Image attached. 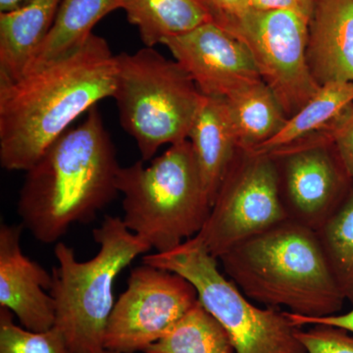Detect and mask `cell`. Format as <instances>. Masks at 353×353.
I'll use <instances>...</instances> for the list:
<instances>
[{
    "mask_svg": "<svg viewBox=\"0 0 353 353\" xmlns=\"http://www.w3.org/2000/svg\"><path fill=\"white\" fill-rule=\"evenodd\" d=\"M116 55L92 34L73 52L0 83V164L27 171L70 125L102 99L112 97Z\"/></svg>",
    "mask_w": 353,
    "mask_h": 353,
    "instance_id": "1",
    "label": "cell"
},
{
    "mask_svg": "<svg viewBox=\"0 0 353 353\" xmlns=\"http://www.w3.org/2000/svg\"><path fill=\"white\" fill-rule=\"evenodd\" d=\"M115 146L95 105L55 139L26 171L17 210L22 225L46 245L77 223L94 221L119 194Z\"/></svg>",
    "mask_w": 353,
    "mask_h": 353,
    "instance_id": "2",
    "label": "cell"
},
{
    "mask_svg": "<svg viewBox=\"0 0 353 353\" xmlns=\"http://www.w3.org/2000/svg\"><path fill=\"white\" fill-rule=\"evenodd\" d=\"M219 260L241 292L266 307L325 317L338 314L345 303L317 234L292 221L255 234Z\"/></svg>",
    "mask_w": 353,
    "mask_h": 353,
    "instance_id": "3",
    "label": "cell"
},
{
    "mask_svg": "<svg viewBox=\"0 0 353 353\" xmlns=\"http://www.w3.org/2000/svg\"><path fill=\"white\" fill-rule=\"evenodd\" d=\"M99 252L88 261L76 259L73 248L57 243V265L50 290L55 303V328L75 353L106 352V327L114 305V285L121 272L139 255L152 250L119 217L105 216L92 232Z\"/></svg>",
    "mask_w": 353,
    "mask_h": 353,
    "instance_id": "4",
    "label": "cell"
},
{
    "mask_svg": "<svg viewBox=\"0 0 353 353\" xmlns=\"http://www.w3.org/2000/svg\"><path fill=\"white\" fill-rule=\"evenodd\" d=\"M117 189L124 196L123 222L157 252L196 236L212 208L189 139L170 145L148 166L141 160L121 167Z\"/></svg>",
    "mask_w": 353,
    "mask_h": 353,
    "instance_id": "5",
    "label": "cell"
},
{
    "mask_svg": "<svg viewBox=\"0 0 353 353\" xmlns=\"http://www.w3.org/2000/svg\"><path fill=\"white\" fill-rule=\"evenodd\" d=\"M116 69L112 99L141 160H152L162 145L189 139L206 97L176 60L145 46L116 55Z\"/></svg>",
    "mask_w": 353,
    "mask_h": 353,
    "instance_id": "6",
    "label": "cell"
},
{
    "mask_svg": "<svg viewBox=\"0 0 353 353\" xmlns=\"http://www.w3.org/2000/svg\"><path fill=\"white\" fill-rule=\"evenodd\" d=\"M143 263L178 274L194 285L199 303L226 330L236 353H307L288 312L257 307L218 268L217 259L196 239L170 252L143 257Z\"/></svg>",
    "mask_w": 353,
    "mask_h": 353,
    "instance_id": "7",
    "label": "cell"
},
{
    "mask_svg": "<svg viewBox=\"0 0 353 353\" xmlns=\"http://www.w3.org/2000/svg\"><path fill=\"white\" fill-rule=\"evenodd\" d=\"M287 219L275 160L239 148L210 214L194 238L219 259L234 246Z\"/></svg>",
    "mask_w": 353,
    "mask_h": 353,
    "instance_id": "8",
    "label": "cell"
},
{
    "mask_svg": "<svg viewBox=\"0 0 353 353\" xmlns=\"http://www.w3.org/2000/svg\"><path fill=\"white\" fill-rule=\"evenodd\" d=\"M310 14L297 9L257 11L225 26V31L245 44L262 81L292 117L319 90L307 60Z\"/></svg>",
    "mask_w": 353,
    "mask_h": 353,
    "instance_id": "9",
    "label": "cell"
},
{
    "mask_svg": "<svg viewBox=\"0 0 353 353\" xmlns=\"http://www.w3.org/2000/svg\"><path fill=\"white\" fill-rule=\"evenodd\" d=\"M197 301L196 290L182 276L148 264L136 267L109 317L105 350L143 352L163 338Z\"/></svg>",
    "mask_w": 353,
    "mask_h": 353,
    "instance_id": "10",
    "label": "cell"
},
{
    "mask_svg": "<svg viewBox=\"0 0 353 353\" xmlns=\"http://www.w3.org/2000/svg\"><path fill=\"white\" fill-rule=\"evenodd\" d=\"M268 155L277 165L279 190L288 220L318 231L353 185L333 143L301 141Z\"/></svg>",
    "mask_w": 353,
    "mask_h": 353,
    "instance_id": "11",
    "label": "cell"
},
{
    "mask_svg": "<svg viewBox=\"0 0 353 353\" xmlns=\"http://www.w3.org/2000/svg\"><path fill=\"white\" fill-rule=\"evenodd\" d=\"M187 71L201 94L226 99L236 90L262 81L245 43L208 22L162 41Z\"/></svg>",
    "mask_w": 353,
    "mask_h": 353,
    "instance_id": "12",
    "label": "cell"
},
{
    "mask_svg": "<svg viewBox=\"0 0 353 353\" xmlns=\"http://www.w3.org/2000/svg\"><path fill=\"white\" fill-rule=\"evenodd\" d=\"M23 227H0V307L10 310L26 329L48 331L55 324L52 275L23 253Z\"/></svg>",
    "mask_w": 353,
    "mask_h": 353,
    "instance_id": "13",
    "label": "cell"
},
{
    "mask_svg": "<svg viewBox=\"0 0 353 353\" xmlns=\"http://www.w3.org/2000/svg\"><path fill=\"white\" fill-rule=\"evenodd\" d=\"M306 60L320 87L353 82V0H313Z\"/></svg>",
    "mask_w": 353,
    "mask_h": 353,
    "instance_id": "14",
    "label": "cell"
},
{
    "mask_svg": "<svg viewBox=\"0 0 353 353\" xmlns=\"http://www.w3.org/2000/svg\"><path fill=\"white\" fill-rule=\"evenodd\" d=\"M61 0H32L23 8L0 13V83L25 75L54 23Z\"/></svg>",
    "mask_w": 353,
    "mask_h": 353,
    "instance_id": "15",
    "label": "cell"
},
{
    "mask_svg": "<svg viewBox=\"0 0 353 353\" xmlns=\"http://www.w3.org/2000/svg\"><path fill=\"white\" fill-rule=\"evenodd\" d=\"M202 185L213 205L218 190L239 150L225 99L208 97L190 130Z\"/></svg>",
    "mask_w": 353,
    "mask_h": 353,
    "instance_id": "16",
    "label": "cell"
},
{
    "mask_svg": "<svg viewBox=\"0 0 353 353\" xmlns=\"http://www.w3.org/2000/svg\"><path fill=\"white\" fill-rule=\"evenodd\" d=\"M225 103L239 148L245 152L270 141L289 119L263 81L236 90Z\"/></svg>",
    "mask_w": 353,
    "mask_h": 353,
    "instance_id": "17",
    "label": "cell"
},
{
    "mask_svg": "<svg viewBox=\"0 0 353 353\" xmlns=\"http://www.w3.org/2000/svg\"><path fill=\"white\" fill-rule=\"evenodd\" d=\"M121 9L146 48L212 22L205 0H123Z\"/></svg>",
    "mask_w": 353,
    "mask_h": 353,
    "instance_id": "18",
    "label": "cell"
},
{
    "mask_svg": "<svg viewBox=\"0 0 353 353\" xmlns=\"http://www.w3.org/2000/svg\"><path fill=\"white\" fill-rule=\"evenodd\" d=\"M123 0H61L57 17L26 74L52 63L80 48L97 23L122 7Z\"/></svg>",
    "mask_w": 353,
    "mask_h": 353,
    "instance_id": "19",
    "label": "cell"
},
{
    "mask_svg": "<svg viewBox=\"0 0 353 353\" xmlns=\"http://www.w3.org/2000/svg\"><path fill=\"white\" fill-rule=\"evenodd\" d=\"M352 103L353 82L323 85L274 138L250 152L269 154L289 148L328 127Z\"/></svg>",
    "mask_w": 353,
    "mask_h": 353,
    "instance_id": "20",
    "label": "cell"
},
{
    "mask_svg": "<svg viewBox=\"0 0 353 353\" xmlns=\"http://www.w3.org/2000/svg\"><path fill=\"white\" fill-rule=\"evenodd\" d=\"M143 353H236L224 327L199 301Z\"/></svg>",
    "mask_w": 353,
    "mask_h": 353,
    "instance_id": "21",
    "label": "cell"
},
{
    "mask_svg": "<svg viewBox=\"0 0 353 353\" xmlns=\"http://www.w3.org/2000/svg\"><path fill=\"white\" fill-rule=\"evenodd\" d=\"M317 234L323 253L345 301L353 304V185Z\"/></svg>",
    "mask_w": 353,
    "mask_h": 353,
    "instance_id": "22",
    "label": "cell"
},
{
    "mask_svg": "<svg viewBox=\"0 0 353 353\" xmlns=\"http://www.w3.org/2000/svg\"><path fill=\"white\" fill-rule=\"evenodd\" d=\"M0 353H75L59 330L34 332L14 322V314L0 307Z\"/></svg>",
    "mask_w": 353,
    "mask_h": 353,
    "instance_id": "23",
    "label": "cell"
},
{
    "mask_svg": "<svg viewBox=\"0 0 353 353\" xmlns=\"http://www.w3.org/2000/svg\"><path fill=\"white\" fill-rule=\"evenodd\" d=\"M297 330L296 336L307 353H353V334L330 325Z\"/></svg>",
    "mask_w": 353,
    "mask_h": 353,
    "instance_id": "24",
    "label": "cell"
},
{
    "mask_svg": "<svg viewBox=\"0 0 353 353\" xmlns=\"http://www.w3.org/2000/svg\"><path fill=\"white\" fill-rule=\"evenodd\" d=\"M333 143L348 175L353 181V103L336 120L320 131Z\"/></svg>",
    "mask_w": 353,
    "mask_h": 353,
    "instance_id": "25",
    "label": "cell"
},
{
    "mask_svg": "<svg viewBox=\"0 0 353 353\" xmlns=\"http://www.w3.org/2000/svg\"><path fill=\"white\" fill-rule=\"evenodd\" d=\"M212 22L221 28L245 15L250 0H205Z\"/></svg>",
    "mask_w": 353,
    "mask_h": 353,
    "instance_id": "26",
    "label": "cell"
},
{
    "mask_svg": "<svg viewBox=\"0 0 353 353\" xmlns=\"http://www.w3.org/2000/svg\"><path fill=\"white\" fill-rule=\"evenodd\" d=\"M288 316L296 327H303L306 325H330V326L338 327V328L347 330L353 334V309L345 314H334L325 316V317H307V316L294 314L288 311Z\"/></svg>",
    "mask_w": 353,
    "mask_h": 353,
    "instance_id": "27",
    "label": "cell"
},
{
    "mask_svg": "<svg viewBox=\"0 0 353 353\" xmlns=\"http://www.w3.org/2000/svg\"><path fill=\"white\" fill-rule=\"evenodd\" d=\"M250 9L257 11L285 10V9H297L311 14L304 7L301 0H250Z\"/></svg>",
    "mask_w": 353,
    "mask_h": 353,
    "instance_id": "28",
    "label": "cell"
},
{
    "mask_svg": "<svg viewBox=\"0 0 353 353\" xmlns=\"http://www.w3.org/2000/svg\"><path fill=\"white\" fill-rule=\"evenodd\" d=\"M32 0H0V13L12 12L31 3Z\"/></svg>",
    "mask_w": 353,
    "mask_h": 353,
    "instance_id": "29",
    "label": "cell"
},
{
    "mask_svg": "<svg viewBox=\"0 0 353 353\" xmlns=\"http://www.w3.org/2000/svg\"><path fill=\"white\" fill-rule=\"evenodd\" d=\"M305 8H307L309 11L312 9L313 0H301Z\"/></svg>",
    "mask_w": 353,
    "mask_h": 353,
    "instance_id": "30",
    "label": "cell"
},
{
    "mask_svg": "<svg viewBox=\"0 0 353 353\" xmlns=\"http://www.w3.org/2000/svg\"><path fill=\"white\" fill-rule=\"evenodd\" d=\"M104 353H117V352H110V350H106V352Z\"/></svg>",
    "mask_w": 353,
    "mask_h": 353,
    "instance_id": "31",
    "label": "cell"
}]
</instances>
